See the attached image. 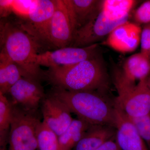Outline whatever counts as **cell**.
I'll return each mask as SVG.
<instances>
[{"mask_svg":"<svg viewBox=\"0 0 150 150\" xmlns=\"http://www.w3.org/2000/svg\"><path fill=\"white\" fill-rule=\"evenodd\" d=\"M1 52L6 54L20 68L23 77L40 81L45 72L36 62L41 45L23 28L19 21L1 18Z\"/></svg>","mask_w":150,"mask_h":150,"instance_id":"cell-1","label":"cell"},{"mask_svg":"<svg viewBox=\"0 0 150 150\" xmlns=\"http://www.w3.org/2000/svg\"><path fill=\"white\" fill-rule=\"evenodd\" d=\"M45 78L54 87L71 91L104 93L109 78L101 56H96L69 67L49 68Z\"/></svg>","mask_w":150,"mask_h":150,"instance_id":"cell-2","label":"cell"},{"mask_svg":"<svg viewBox=\"0 0 150 150\" xmlns=\"http://www.w3.org/2000/svg\"><path fill=\"white\" fill-rule=\"evenodd\" d=\"M50 95L61 100L78 118L91 125L115 127L116 108L104 93L71 91L54 87Z\"/></svg>","mask_w":150,"mask_h":150,"instance_id":"cell-3","label":"cell"},{"mask_svg":"<svg viewBox=\"0 0 150 150\" xmlns=\"http://www.w3.org/2000/svg\"><path fill=\"white\" fill-rule=\"evenodd\" d=\"M147 79L137 84L126 77L122 69L115 68L113 70L112 81L118 93L114 101L129 117L150 115V91Z\"/></svg>","mask_w":150,"mask_h":150,"instance_id":"cell-4","label":"cell"},{"mask_svg":"<svg viewBox=\"0 0 150 150\" xmlns=\"http://www.w3.org/2000/svg\"><path fill=\"white\" fill-rule=\"evenodd\" d=\"M34 112L27 111L13 104L8 150L38 149L36 132L40 121Z\"/></svg>","mask_w":150,"mask_h":150,"instance_id":"cell-5","label":"cell"},{"mask_svg":"<svg viewBox=\"0 0 150 150\" xmlns=\"http://www.w3.org/2000/svg\"><path fill=\"white\" fill-rule=\"evenodd\" d=\"M129 19V18L121 17L102 8L94 19L78 30L70 47H84L98 43Z\"/></svg>","mask_w":150,"mask_h":150,"instance_id":"cell-6","label":"cell"},{"mask_svg":"<svg viewBox=\"0 0 150 150\" xmlns=\"http://www.w3.org/2000/svg\"><path fill=\"white\" fill-rule=\"evenodd\" d=\"M56 0L35 1L28 16L19 21L22 26L39 43L51 46L50 26Z\"/></svg>","mask_w":150,"mask_h":150,"instance_id":"cell-7","label":"cell"},{"mask_svg":"<svg viewBox=\"0 0 150 150\" xmlns=\"http://www.w3.org/2000/svg\"><path fill=\"white\" fill-rule=\"evenodd\" d=\"M77 30L68 0H56L50 26L51 46L58 49L69 47Z\"/></svg>","mask_w":150,"mask_h":150,"instance_id":"cell-8","label":"cell"},{"mask_svg":"<svg viewBox=\"0 0 150 150\" xmlns=\"http://www.w3.org/2000/svg\"><path fill=\"white\" fill-rule=\"evenodd\" d=\"M99 45L96 43L84 47H67L38 54L36 62L48 68L69 67L99 56Z\"/></svg>","mask_w":150,"mask_h":150,"instance_id":"cell-9","label":"cell"},{"mask_svg":"<svg viewBox=\"0 0 150 150\" xmlns=\"http://www.w3.org/2000/svg\"><path fill=\"white\" fill-rule=\"evenodd\" d=\"M13 104L27 111L35 112L45 96L40 81L23 77L8 91Z\"/></svg>","mask_w":150,"mask_h":150,"instance_id":"cell-10","label":"cell"},{"mask_svg":"<svg viewBox=\"0 0 150 150\" xmlns=\"http://www.w3.org/2000/svg\"><path fill=\"white\" fill-rule=\"evenodd\" d=\"M142 31L140 25L128 21L113 30L103 44L118 52L130 53L139 45Z\"/></svg>","mask_w":150,"mask_h":150,"instance_id":"cell-11","label":"cell"},{"mask_svg":"<svg viewBox=\"0 0 150 150\" xmlns=\"http://www.w3.org/2000/svg\"><path fill=\"white\" fill-rule=\"evenodd\" d=\"M41 103L43 121L59 137L74 120L71 111L61 100L50 95Z\"/></svg>","mask_w":150,"mask_h":150,"instance_id":"cell-12","label":"cell"},{"mask_svg":"<svg viewBox=\"0 0 150 150\" xmlns=\"http://www.w3.org/2000/svg\"><path fill=\"white\" fill-rule=\"evenodd\" d=\"M116 140L121 150H149L129 117L115 104Z\"/></svg>","mask_w":150,"mask_h":150,"instance_id":"cell-13","label":"cell"},{"mask_svg":"<svg viewBox=\"0 0 150 150\" xmlns=\"http://www.w3.org/2000/svg\"><path fill=\"white\" fill-rule=\"evenodd\" d=\"M103 1L68 0L77 30L92 21L99 14L102 8Z\"/></svg>","mask_w":150,"mask_h":150,"instance_id":"cell-14","label":"cell"},{"mask_svg":"<svg viewBox=\"0 0 150 150\" xmlns=\"http://www.w3.org/2000/svg\"><path fill=\"white\" fill-rule=\"evenodd\" d=\"M116 135V129L105 125H91L75 147L76 150H96Z\"/></svg>","mask_w":150,"mask_h":150,"instance_id":"cell-15","label":"cell"},{"mask_svg":"<svg viewBox=\"0 0 150 150\" xmlns=\"http://www.w3.org/2000/svg\"><path fill=\"white\" fill-rule=\"evenodd\" d=\"M122 70L129 80L139 81L150 76V61L141 52L134 54L126 59Z\"/></svg>","mask_w":150,"mask_h":150,"instance_id":"cell-16","label":"cell"},{"mask_svg":"<svg viewBox=\"0 0 150 150\" xmlns=\"http://www.w3.org/2000/svg\"><path fill=\"white\" fill-rule=\"evenodd\" d=\"M23 77L20 67L4 53H0V92L8 93L11 87Z\"/></svg>","mask_w":150,"mask_h":150,"instance_id":"cell-17","label":"cell"},{"mask_svg":"<svg viewBox=\"0 0 150 150\" xmlns=\"http://www.w3.org/2000/svg\"><path fill=\"white\" fill-rule=\"evenodd\" d=\"M91 125L78 118L74 119L67 130L59 137L61 150H71L75 148Z\"/></svg>","mask_w":150,"mask_h":150,"instance_id":"cell-18","label":"cell"},{"mask_svg":"<svg viewBox=\"0 0 150 150\" xmlns=\"http://www.w3.org/2000/svg\"><path fill=\"white\" fill-rule=\"evenodd\" d=\"M13 109L12 103L0 92V143L2 147L8 141Z\"/></svg>","mask_w":150,"mask_h":150,"instance_id":"cell-19","label":"cell"},{"mask_svg":"<svg viewBox=\"0 0 150 150\" xmlns=\"http://www.w3.org/2000/svg\"><path fill=\"white\" fill-rule=\"evenodd\" d=\"M36 135L39 150H61L59 137L44 121L38 124Z\"/></svg>","mask_w":150,"mask_h":150,"instance_id":"cell-20","label":"cell"},{"mask_svg":"<svg viewBox=\"0 0 150 150\" xmlns=\"http://www.w3.org/2000/svg\"><path fill=\"white\" fill-rule=\"evenodd\" d=\"M128 117L150 150V115L134 118Z\"/></svg>","mask_w":150,"mask_h":150,"instance_id":"cell-21","label":"cell"},{"mask_svg":"<svg viewBox=\"0 0 150 150\" xmlns=\"http://www.w3.org/2000/svg\"><path fill=\"white\" fill-rule=\"evenodd\" d=\"M134 22L137 24L150 23V1H146L137 9L134 14Z\"/></svg>","mask_w":150,"mask_h":150,"instance_id":"cell-22","label":"cell"},{"mask_svg":"<svg viewBox=\"0 0 150 150\" xmlns=\"http://www.w3.org/2000/svg\"><path fill=\"white\" fill-rule=\"evenodd\" d=\"M34 2L35 1H13V13L22 19H25L28 16Z\"/></svg>","mask_w":150,"mask_h":150,"instance_id":"cell-23","label":"cell"},{"mask_svg":"<svg viewBox=\"0 0 150 150\" xmlns=\"http://www.w3.org/2000/svg\"><path fill=\"white\" fill-rule=\"evenodd\" d=\"M140 44L141 53L150 61V23L144 25L142 28Z\"/></svg>","mask_w":150,"mask_h":150,"instance_id":"cell-24","label":"cell"},{"mask_svg":"<svg viewBox=\"0 0 150 150\" xmlns=\"http://www.w3.org/2000/svg\"><path fill=\"white\" fill-rule=\"evenodd\" d=\"M12 3L13 1H0V15L1 18H7L13 12Z\"/></svg>","mask_w":150,"mask_h":150,"instance_id":"cell-25","label":"cell"},{"mask_svg":"<svg viewBox=\"0 0 150 150\" xmlns=\"http://www.w3.org/2000/svg\"><path fill=\"white\" fill-rule=\"evenodd\" d=\"M116 136V135H115ZM96 150H121L116 140L115 136L106 141Z\"/></svg>","mask_w":150,"mask_h":150,"instance_id":"cell-26","label":"cell"},{"mask_svg":"<svg viewBox=\"0 0 150 150\" xmlns=\"http://www.w3.org/2000/svg\"><path fill=\"white\" fill-rule=\"evenodd\" d=\"M147 81L148 87H149V89L150 91V76L148 78L147 80Z\"/></svg>","mask_w":150,"mask_h":150,"instance_id":"cell-27","label":"cell"}]
</instances>
